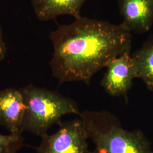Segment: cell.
Here are the masks:
<instances>
[{
    "mask_svg": "<svg viewBox=\"0 0 153 153\" xmlns=\"http://www.w3.org/2000/svg\"><path fill=\"white\" fill-rule=\"evenodd\" d=\"M53 53L49 66L60 83L82 82L124 52L131 51V33L120 25L81 16L50 33Z\"/></svg>",
    "mask_w": 153,
    "mask_h": 153,
    "instance_id": "1",
    "label": "cell"
},
{
    "mask_svg": "<svg viewBox=\"0 0 153 153\" xmlns=\"http://www.w3.org/2000/svg\"><path fill=\"white\" fill-rule=\"evenodd\" d=\"M79 117L94 144L92 153H153L151 142L141 131L126 130L108 111L85 110Z\"/></svg>",
    "mask_w": 153,
    "mask_h": 153,
    "instance_id": "2",
    "label": "cell"
},
{
    "mask_svg": "<svg viewBox=\"0 0 153 153\" xmlns=\"http://www.w3.org/2000/svg\"><path fill=\"white\" fill-rule=\"evenodd\" d=\"M26 111L23 131L41 138L48 134L52 126L59 125L65 115H80L76 103L56 91L29 85L20 88Z\"/></svg>",
    "mask_w": 153,
    "mask_h": 153,
    "instance_id": "3",
    "label": "cell"
},
{
    "mask_svg": "<svg viewBox=\"0 0 153 153\" xmlns=\"http://www.w3.org/2000/svg\"><path fill=\"white\" fill-rule=\"evenodd\" d=\"M55 133L47 134L36 148L37 153H92L88 133L81 118L61 122Z\"/></svg>",
    "mask_w": 153,
    "mask_h": 153,
    "instance_id": "4",
    "label": "cell"
},
{
    "mask_svg": "<svg viewBox=\"0 0 153 153\" xmlns=\"http://www.w3.org/2000/svg\"><path fill=\"white\" fill-rule=\"evenodd\" d=\"M100 83L104 90L113 97H123L128 102V94L136 78L131 51H127L112 61Z\"/></svg>",
    "mask_w": 153,
    "mask_h": 153,
    "instance_id": "5",
    "label": "cell"
},
{
    "mask_svg": "<svg viewBox=\"0 0 153 153\" xmlns=\"http://www.w3.org/2000/svg\"><path fill=\"white\" fill-rule=\"evenodd\" d=\"M123 22L121 25L130 33L148 32L153 24V0H118Z\"/></svg>",
    "mask_w": 153,
    "mask_h": 153,
    "instance_id": "6",
    "label": "cell"
},
{
    "mask_svg": "<svg viewBox=\"0 0 153 153\" xmlns=\"http://www.w3.org/2000/svg\"><path fill=\"white\" fill-rule=\"evenodd\" d=\"M26 105L19 90L7 88L0 91V126L13 134H22Z\"/></svg>",
    "mask_w": 153,
    "mask_h": 153,
    "instance_id": "7",
    "label": "cell"
},
{
    "mask_svg": "<svg viewBox=\"0 0 153 153\" xmlns=\"http://www.w3.org/2000/svg\"><path fill=\"white\" fill-rule=\"evenodd\" d=\"M87 0H31L37 18L41 21H48L63 15L80 18L82 6Z\"/></svg>",
    "mask_w": 153,
    "mask_h": 153,
    "instance_id": "8",
    "label": "cell"
},
{
    "mask_svg": "<svg viewBox=\"0 0 153 153\" xmlns=\"http://www.w3.org/2000/svg\"><path fill=\"white\" fill-rule=\"evenodd\" d=\"M131 59L136 78L153 91V36L131 54Z\"/></svg>",
    "mask_w": 153,
    "mask_h": 153,
    "instance_id": "9",
    "label": "cell"
},
{
    "mask_svg": "<svg viewBox=\"0 0 153 153\" xmlns=\"http://www.w3.org/2000/svg\"><path fill=\"white\" fill-rule=\"evenodd\" d=\"M22 134H0V153H17L23 146Z\"/></svg>",
    "mask_w": 153,
    "mask_h": 153,
    "instance_id": "10",
    "label": "cell"
},
{
    "mask_svg": "<svg viewBox=\"0 0 153 153\" xmlns=\"http://www.w3.org/2000/svg\"><path fill=\"white\" fill-rule=\"evenodd\" d=\"M6 53V46L4 39L2 29L0 26V61L4 60Z\"/></svg>",
    "mask_w": 153,
    "mask_h": 153,
    "instance_id": "11",
    "label": "cell"
}]
</instances>
